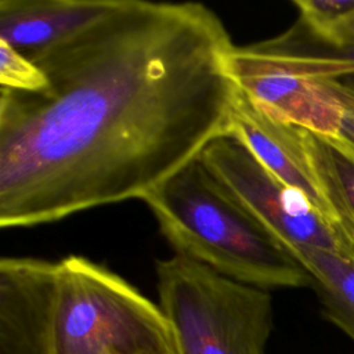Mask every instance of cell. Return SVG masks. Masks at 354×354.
<instances>
[{
	"instance_id": "9c48e42d",
	"label": "cell",
	"mask_w": 354,
	"mask_h": 354,
	"mask_svg": "<svg viewBox=\"0 0 354 354\" xmlns=\"http://www.w3.org/2000/svg\"><path fill=\"white\" fill-rule=\"evenodd\" d=\"M306 148L332 212L330 227L339 254L354 263V142L343 136L324 137L303 129Z\"/></svg>"
},
{
	"instance_id": "7a4b0ae2",
	"label": "cell",
	"mask_w": 354,
	"mask_h": 354,
	"mask_svg": "<svg viewBox=\"0 0 354 354\" xmlns=\"http://www.w3.org/2000/svg\"><path fill=\"white\" fill-rule=\"evenodd\" d=\"M0 354H178L158 304L84 256L0 260Z\"/></svg>"
},
{
	"instance_id": "30bf717a",
	"label": "cell",
	"mask_w": 354,
	"mask_h": 354,
	"mask_svg": "<svg viewBox=\"0 0 354 354\" xmlns=\"http://www.w3.org/2000/svg\"><path fill=\"white\" fill-rule=\"evenodd\" d=\"M295 259L307 271L322 315L354 342V263L339 253L304 248Z\"/></svg>"
},
{
	"instance_id": "277c9868",
	"label": "cell",
	"mask_w": 354,
	"mask_h": 354,
	"mask_svg": "<svg viewBox=\"0 0 354 354\" xmlns=\"http://www.w3.org/2000/svg\"><path fill=\"white\" fill-rule=\"evenodd\" d=\"M156 279L178 354H266L272 330L268 290L176 253L156 261Z\"/></svg>"
},
{
	"instance_id": "4fadbf2b",
	"label": "cell",
	"mask_w": 354,
	"mask_h": 354,
	"mask_svg": "<svg viewBox=\"0 0 354 354\" xmlns=\"http://www.w3.org/2000/svg\"><path fill=\"white\" fill-rule=\"evenodd\" d=\"M333 87L343 105L342 124L337 136H343L354 142V87L342 79L333 80Z\"/></svg>"
},
{
	"instance_id": "3957f363",
	"label": "cell",
	"mask_w": 354,
	"mask_h": 354,
	"mask_svg": "<svg viewBox=\"0 0 354 354\" xmlns=\"http://www.w3.org/2000/svg\"><path fill=\"white\" fill-rule=\"evenodd\" d=\"M141 201L176 254L264 290L311 285L301 264L223 187L199 156Z\"/></svg>"
},
{
	"instance_id": "5bb4252c",
	"label": "cell",
	"mask_w": 354,
	"mask_h": 354,
	"mask_svg": "<svg viewBox=\"0 0 354 354\" xmlns=\"http://www.w3.org/2000/svg\"><path fill=\"white\" fill-rule=\"evenodd\" d=\"M337 54L354 59V18L351 19L350 25L347 26V29L344 32V36H343V40H342L340 47L337 50ZM342 80L347 82L348 84H351L354 87V76L347 77V79H342Z\"/></svg>"
},
{
	"instance_id": "7c38bea8",
	"label": "cell",
	"mask_w": 354,
	"mask_h": 354,
	"mask_svg": "<svg viewBox=\"0 0 354 354\" xmlns=\"http://www.w3.org/2000/svg\"><path fill=\"white\" fill-rule=\"evenodd\" d=\"M0 86L14 91L37 93L48 86V79L36 62L0 40Z\"/></svg>"
},
{
	"instance_id": "8992f818",
	"label": "cell",
	"mask_w": 354,
	"mask_h": 354,
	"mask_svg": "<svg viewBox=\"0 0 354 354\" xmlns=\"http://www.w3.org/2000/svg\"><path fill=\"white\" fill-rule=\"evenodd\" d=\"M235 84L270 116L318 136L340 131L343 105L333 87L322 79L268 66H230Z\"/></svg>"
},
{
	"instance_id": "52a82bcc",
	"label": "cell",
	"mask_w": 354,
	"mask_h": 354,
	"mask_svg": "<svg viewBox=\"0 0 354 354\" xmlns=\"http://www.w3.org/2000/svg\"><path fill=\"white\" fill-rule=\"evenodd\" d=\"M227 136L241 142L275 177L301 191L332 223V212L313 169L303 129L270 116L238 87Z\"/></svg>"
},
{
	"instance_id": "5b68a950",
	"label": "cell",
	"mask_w": 354,
	"mask_h": 354,
	"mask_svg": "<svg viewBox=\"0 0 354 354\" xmlns=\"http://www.w3.org/2000/svg\"><path fill=\"white\" fill-rule=\"evenodd\" d=\"M223 187L295 257L304 248L339 253L326 217L299 189L288 185L235 138L221 136L199 155Z\"/></svg>"
},
{
	"instance_id": "6da1fadb",
	"label": "cell",
	"mask_w": 354,
	"mask_h": 354,
	"mask_svg": "<svg viewBox=\"0 0 354 354\" xmlns=\"http://www.w3.org/2000/svg\"><path fill=\"white\" fill-rule=\"evenodd\" d=\"M235 46L202 3L118 0L30 58L37 93L0 88V227L142 199L227 136Z\"/></svg>"
},
{
	"instance_id": "8fae6325",
	"label": "cell",
	"mask_w": 354,
	"mask_h": 354,
	"mask_svg": "<svg viewBox=\"0 0 354 354\" xmlns=\"http://www.w3.org/2000/svg\"><path fill=\"white\" fill-rule=\"evenodd\" d=\"M297 26L304 35L337 54L344 32L354 18V0H295Z\"/></svg>"
},
{
	"instance_id": "ba28073f",
	"label": "cell",
	"mask_w": 354,
	"mask_h": 354,
	"mask_svg": "<svg viewBox=\"0 0 354 354\" xmlns=\"http://www.w3.org/2000/svg\"><path fill=\"white\" fill-rule=\"evenodd\" d=\"M118 0H0V40L28 58L71 39Z\"/></svg>"
}]
</instances>
